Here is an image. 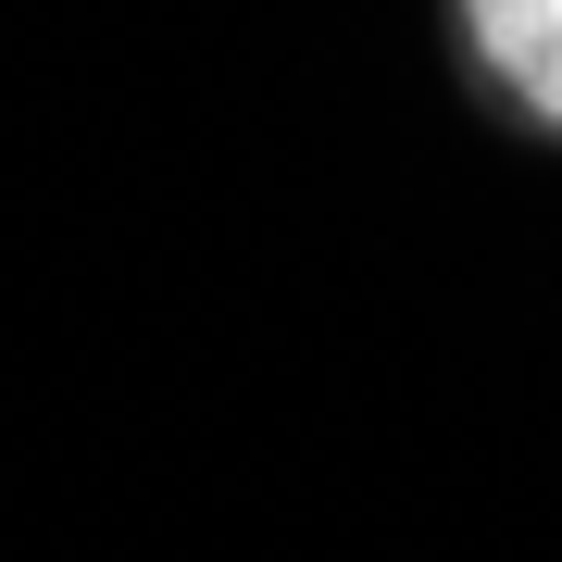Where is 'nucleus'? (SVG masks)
<instances>
[{
  "label": "nucleus",
  "instance_id": "1",
  "mask_svg": "<svg viewBox=\"0 0 562 562\" xmlns=\"http://www.w3.org/2000/svg\"><path fill=\"white\" fill-rule=\"evenodd\" d=\"M475 13V38H487V63L525 88L538 113H562V0H462Z\"/></svg>",
  "mask_w": 562,
  "mask_h": 562
}]
</instances>
